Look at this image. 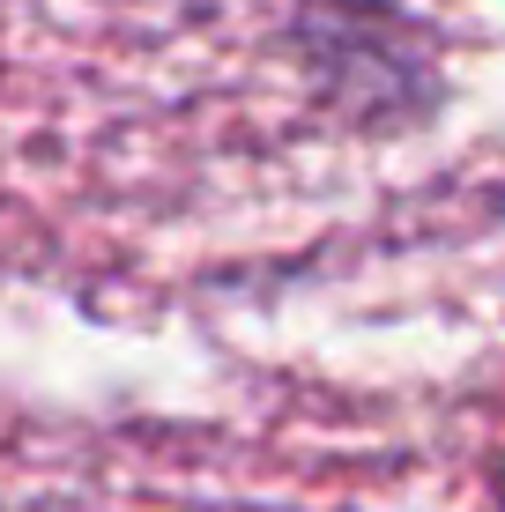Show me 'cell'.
<instances>
[{"label": "cell", "mask_w": 505, "mask_h": 512, "mask_svg": "<svg viewBox=\"0 0 505 512\" xmlns=\"http://www.w3.org/2000/svg\"><path fill=\"white\" fill-rule=\"evenodd\" d=\"M290 60L320 112L350 134L394 141L446 104V60L431 23L402 0H290Z\"/></svg>", "instance_id": "1"}, {"label": "cell", "mask_w": 505, "mask_h": 512, "mask_svg": "<svg viewBox=\"0 0 505 512\" xmlns=\"http://www.w3.org/2000/svg\"><path fill=\"white\" fill-rule=\"evenodd\" d=\"M491 498H498V512H505V461L491 468Z\"/></svg>", "instance_id": "2"}]
</instances>
